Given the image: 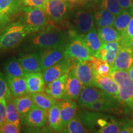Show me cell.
I'll return each instance as SVG.
<instances>
[{
	"instance_id": "6da1fadb",
	"label": "cell",
	"mask_w": 133,
	"mask_h": 133,
	"mask_svg": "<svg viewBox=\"0 0 133 133\" xmlns=\"http://www.w3.org/2000/svg\"><path fill=\"white\" fill-rule=\"evenodd\" d=\"M30 38L29 46L35 50H43L65 45L68 32L54 24H48Z\"/></svg>"
},
{
	"instance_id": "44dd1931",
	"label": "cell",
	"mask_w": 133,
	"mask_h": 133,
	"mask_svg": "<svg viewBox=\"0 0 133 133\" xmlns=\"http://www.w3.org/2000/svg\"><path fill=\"white\" fill-rule=\"evenodd\" d=\"M25 78L26 79L28 93L32 94L44 91L46 83L43 73H27L25 76Z\"/></svg>"
},
{
	"instance_id": "484cf974",
	"label": "cell",
	"mask_w": 133,
	"mask_h": 133,
	"mask_svg": "<svg viewBox=\"0 0 133 133\" xmlns=\"http://www.w3.org/2000/svg\"><path fill=\"white\" fill-rule=\"evenodd\" d=\"M115 16L106 9L100 7L94 12V24L97 28L113 26Z\"/></svg>"
},
{
	"instance_id": "3957f363",
	"label": "cell",
	"mask_w": 133,
	"mask_h": 133,
	"mask_svg": "<svg viewBox=\"0 0 133 133\" xmlns=\"http://www.w3.org/2000/svg\"><path fill=\"white\" fill-rule=\"evenodd\" d=\"M92 57L81 35L69 30L65 46V58L70 61L79 59L91 61Z\"/></svg>"
},
{
	"instance_id": "4316f807",
	"label": "cell",
	"mask_w": 133,
	"mask_h": 133,
	"mask_svg": "<svg viewBox=\"0 0 133 133\" xmlns=\"http://www.w3.org/2000/svg\"><path fill=\"white\" fill-rule=\"evenodd\" d=\"M14 101L22 120L35 105L31 94L29 93L20 97H14Z\"/></svg>"
},
{
	"instance_id": "8d00e7d4",
	"label": "cell",
	"mask_w": 133,
	"mask_h": 133,
	"mask_svg": "<svg viewBox=\"0 0 133 133\" xmlns=\"http://www.w3.org/2000/svg\"><path fill=\"white\" fill-rule=\"evenodd\" d=\"M133 39V15L131 17V21L129 22L128 25L123 34L119 44L120 46H127L128 47L129 43Z\"/></svg>"
},
{
	"instance_id": "f907efd6",
	"label": "cell",
	"mask_w": 133,
	"mask_h": 133,
	"mask_svg": "<svg viewBox=\"0 0 133 133\" xmlns=\"http://www.w3.org/2000/svg\"><path fill=\"white\" fill-rule=\"evenodd\" d=\"M74 1H75V0H74Z\"/></svg>"
},
{
	"instance_id": "ac0fdd59",
	"label": "cell",
	"mask_w": 133,
	"mask_h": 133,
	"mask_svg": "<svg viewBox=\"0 0 133 133\" xmlns=\"http://www.w3.org/2000/svg\"><path fill=\"white\" fill-rule=\"evenodd\" d=\"M17 59L26 73L42 71L40 63V52L22 55Z\"/></svg>"
},
{
	"instance_id": "74e56055",
	"label": "cell",
	"mask_w": 133,
	"mask_h": 133,
	"mask_svg": "<svg viewBox=\"0 0 133 133\" xmlns=\"http://www.w3.org/2000/svg\"><path fill=\"white\" fill-rule=\"evenodd\" d=\"M121 126L119 123L117 122L114 118L107 125L99 129V133H117L120 132Z\"/></svg>"
},
{
	"instance_id": "7bdbcfd3",
	"label": "cell",
	"mask_w": 133,
	"mask_h": 133,
	"mask_svg": "<svg viewBox=\"0 0 133 133\" xmlns=\"http://www.w3.org/2000/svg\"><path fill=\"white\" fill-rule=\"evenodd\" d=\"M6 103L7 99L0 100V127L6 122Z\"/></svg>"
},
{
	"instance_id": "bcb514c9",
	"label": "cell",
	"mask_w": 133,
	"mask_h": 133,
	"mask_svg": "<svg viewBox=\"0 0 133 133\" xmlns=\"http://www.w3.org/2000/svg\"><path fill=\"white\" fill-rule=\"evenodd\" d=\"M128 71V74H129V77L131 78V79H132V81H133V64L132 65V66H131L129 69L128 70H127Z\"/></svg>"
},
{
	"instance_id": "5bb4252c",
	"label": "cell",
	"mask_w": 133,
	"mask_h": 133,
	"mask_svg": "<svg viewBox=\"0 0 133 133\" xmlns=\"http://www.w3.org/2000/svg\"><path fill=\"white\" fill-rule=\"evenodd\" d=\"M22 121L30 127L43 128L47 123V111L35 105Z\"/></svg>"
},
{
	"instance_id": "681fc988",
	"label": "cell",
	"mask_w": 133,
	"mask_h": 133,
	"mask_svg": "<svg viewBox=\"0 0 133 133\" xmlns=\"http://www.w3.org/2000/svg\"><path fill=\"white\" fill-rule=\"evenodd\" d=\"M131 1H132V2H133V0H131Z\"/></svg>"
},
{
	"instance_id": "5b68a950",
	"label": "cell",
	"mask_w": 133,
	"mask_h": 133,
	"mask_svg": "<svg viewBox=\"0 0 133 133\" xmlns=\"http://www.w3.org/2000/svg\"><path fill=\"white\" fill-rule=\"evenodd\" d=\"M69 18L71 30L79 35L85 34L95 28L94 12L89 8L82 6L71 10Z\"/></svg>"
},
{
	"instance_id": "ba28073f",
	"label": "cell",
	"mask_w": 133,
	"mask_h": 133,
	"mask_svg": "<svg viewBox=\"0 0 133 133\" xmlns=\"http://www.w3.org/2000/svg\"><path fill=\"white\" fill-rule=\"evenodd\" d=\"M71 67L75 74L84 86H91L94 84V75L91 61L84 60H71Z\"/></svg>"
},
{
	"instance_id": "cb8c5ba5",
	"label": "cell",
	"mask_w": 133,
	"mask_h": 133,
	"mask_svg": "<svg viewBox=\"0 0 133 133\" xmlns=\"http://www.w3.org/2000/svg\"><path fill=\"white\" fill-rule=\"evenodd\" d=\"M7 83L9 86L11 96L17 97L27 94V86L25 77H8Z\"/></svg>"
},
{
	"instance_id": "8992f818",
	"label": "cell",
	"mask_w": 133,
	"mask_h": 133,
	"mask_svg": "<svg viewBox=\"0 0 133 133\" xmlns=\"http://www.w3.org/2000/svg\"><path fill=\"white\" fill-rule=\"evenodd\" d=\"M22 22L31 32H38L49 24L46 12L43 9L37 7L24 6Z\"/></svg>"
},
{
	"instance_id": "7dc6e473",
	"label": "cell",
	"mask_w": 133,
	"mask_h": 133,
	"mask_svg": "<svg viewBox=\"0 0 133 133\" xmlns=\"http://www.w3.org/2000/svg\"><path fill=\"white\" fill-rule=\"evenodd\" d=\"M128 47L130 48V49L132 50V52H133V39L131 40L130 42L129 43V45H128Z\"/></svg>"
},
{
	"instance_id": "c3c4849f",
	"label": "cell",
	"mask_w": 133,
	"mask_h": 133,
	"mask_svg": "<svg viewBox=\"0 0 133 133\" xmlns=\"http://www.w3.org/2000/svg\"><path fill=\"white\" fill-rule=\"evenodd\" d=\"M67 1H74V0H67Z\"/></svg>"
},
{
	"instance_id": "ffe728a7",
	"label": "cell",
	"mask_w": 133,
	"mask_h": 133,
	"mask_svg": "<svg viewBox=\"0 0 133 133\" xmlns=\"http://www.w3.org/2000/svg\"><path fill=\"white\" fill-rule=\"evenodd\" d=\"M60 115L64 127L71 119L75 117L77 114L78 106L74 101L63 99L58 102Z\"/></svg>"
},
{
	"instance_id": "ab89813d",
	"label": "cell",
	"mask_w": 133,
	"mask_h": 133,
	"mask_svg": "<svg viewBox=\"0 0 133 133\" xmlns=\"http://www.w3.org/2000/svg\"><path fill=\"white\" fill-rule=\"evenodd\" d=\"M20 132V128L11 123L6 122L0 127V133H19Z\"/></svg>"
},
{
	"instance_id": "9c48e42d",
	"label": "cell",
	"mask_w": 133,
	"mask_h": 133,
	"mask_svg": "<svg viewBox=\"0 0 133 133\" xmlns=\"http://www.w3.org/2000/svg\"><path fill=\"white\" fill-rule=\"evenodd\" d=\"M109 97L104 91L95 86H84L77 99V104L79 107L86 109L89 105L98 100Z\"/></svg>"
},
{
	"instance_id": "7c38bea8",
	"label": "cell",
	"mask_w": 133,
	"mask_h": 133,
	"mask_svg": "<svg viewBox=\"0 0 133 133\" xmlns=\"http://www.w3.org/2000/svg\"><path fill=\"white\" fill-rule=\"evenodd\" d=\"M93 86L102 89L110 97L118 99L119 94L118 85L110 75L94 74Z\"/></svg>"
},
{
	"instance_id": "4fadbf2b",
	"label": "cell",
	"mask_w": 133,
	"mask_h": 133,
	"mask_svg": "<svg viewBox=\"0 0 133 133\" xmlns=\"http://www.w3.org/2000/svg\"><path fill=\"white\" fill-rule=\"evenodd\" d=\"M84 86L76 78L72 68H70L67 72L65 85V94L63 99L77 101Z\"/></svg>"
},
{
	"instance_id": "d6986e66",
	"label": "cell",
	"mask_w": 133,
	"mask_h": 133,
	"mask_svg": "<svg viewBox=\"0 0 133 133\" xmlns=\"http://www.w3.org/2000/svg\"><path fill=\"white\" fill-rule=\"evenodd\" d=\"M67 73L51 83L46 84L44 91L57 100L63 99L65 94V85Z\"/></svg>"
},
{
	"instance_id": "d6a6232c",
	"label": "cell",
	"mask_w": 133,
	"mask_h": 133,
	"mask_svg": "<svg viewBox=\"0 0 133 133\" xmlns=\"http://www.w3.org/2000/svg\"><path fill=\"white\" fill-rule=\"evenodd\" d=\"M21 116L17 109L14 98L11 96L7 99L6 103V122L11 123L21 127Z\"/></svg>"
},
{
	"instance_id": "f6af8a7d",
	"label": "cell",
	"mask_w": 133,
	"mask_h": 133,
	"mask_svg": "<svg viewBox=\"0 0 133 133\" xmlns=\"http://www.w3.org/2000/svg\"><path fill=\"white\" fill-rule=\"evenodd\" d=\"M118 2L123 10L133 8V2L131 0H118Z\"/></svg>"
},
{
	"instance_id": "e0dca14e",
	"label": "cell",
	"mask_w": 133,
	"mask_h": 133,
	"mask_svg": "<svg viewBox=\"0 0 133 133\" xmlns=\"http://www.w3.org/2000/svg\"><path fill=\"white\" fill-rule=\"evenodd\" d=\"M120 44L119 41H112L103 43L102 47L98 51L96 57L108 63L112 69L116 55L118 52Z\"/></svg>"
},
{
	"instance_id": "836d02e7",
	"label": "cell",
	"mask_w": 133,
	"mask_h": 133,
	"mask_svg": "<svg viewBox=\"0 0 133 133\" xmlns=\"http://www.w3.org/2000/svg\"><path fill=\"white\" fill-rule=\"evenodd\" d=\"M62 132L67 133H84L89 131L83 125L78 116H76L71 119L66 126H64Z\"/></svg>"
},
{
	"instance_id": "1f68e13d",
	"label": "cell",
	"mask_w": 133,
	"mask_h": 133,
	"mask_svg": "<svg viewBox=\"0 0 133 133\" xmlns=\"http://www.w3.org/2000/svg\"><path fill=\"white\" fill-rule=\"evenodd\" d=\"M97 31L103 43L119 41L122 37V35L112 26L98 28Z\"/></svg>"
},
{
	"instance_id": "30bf717a",
	"label": "cell",
	"mask_w": 133,
	"mask_h": 133,
	"mask_svg": "<svg viewBox=\"0 0 133 133\" xmlns=\"http://www.w3.org/2000/svg\"><path fill=\"white\" fill-rule=\"evenodd\" d=\"M65 46L48 48L40 51V63L42 71L65 58Z\"/></svg>"
},
{
	"instance_id": "603a6c76",
	"label": "cell",
	"mask_w": 133,
	"mask_h": 133,
	"mask_svg": "<svg viewBox=\"0 0 133 133\" xmlns=\"http://www.w3.org/2000/svg\"><path fill=\"white\" fill-rule=\"evenodd\" d=\"M102 115L96 111H88L81 110L78 113V116L89 131L97 132L98 127L97 121L99 116Z\"/></svg>"
},
{
	"instance_id": "83f0119b",
	"label": "cell",
	"mask_w": 133,
	"mask_h": 133,
	"mask_svg": "<svg viewBox=\"0 0 133 133\" xmlns=\"http://www.w3.org/2000/svg\"><path fill=\"white\" fill-rule=\"evenodd\" d=\"M30 94L34 104L46 111H48L53 105L57 102V99L50 96L45 91Z\"/></svg>"
},
{
	"instance_id": "277c9868",
	"label": "cell",
	"mask_w": 133,
	"mask_h": 133,
	"mask_svg": "<svg viewBox=\"0 0 133 133\" xmlns=\"http://www.w3.org/2000/svg\"><path fill=\"white\" fill-rule=\"evenodd\" d=\"M110 75L118 85L119 102L133 110V81L128 73L126 70H112Z\"/></svg>"
},
{
	"instance_id": "f35d334b",
	"label": "cell",
	"mask_w": 133,
	"mask_h": 133,
	"mask_svg": "<svg viewBox=\"0 0 133 133\" xmlns=\"http://www.w3.org/2000/svg\"><path fill=\"white\" fill-rule=\"evenodd\" d=\"M11 94L7 81L4 80L3 75L0 72V100L8 99L11 97Z\"/></svg>"
},
{
	"instance_id": "52a82bcc",
	"label": "cell",
	"mask_w": 133,
	"mask_h": 133,
	"mask_svg": "<svg viewBox=\"0 0 133 133\" xmlns=\"http://www.w3.org/2000/svg\"><path fill=\"white\" fill-rule=\"evenodd\" d=\"M71 10L67 0H46L44 11L49 21L62 23L69 18Z\"/></svg>"
},
{
	"instance_id": "60d3db41",
	"label": "cell",
	"mask_w": 133,
	"mask_h": 133,
	"mask_svg": "<svg viewBox=\"0 0 133 133\" xmlns=\"http://www.w3.org/2000/svg\"><path fill=\"white\" fill-rule=\"evenodd\" d=\"M119 122L121 126V133H133V121L129 119H124Z\"/></svg>"
},
{
	"instance_id": "4dcf8cb0",
	"label": "cell",
	"mask_w": 133,
	"mask_h": 133,
	"mask_svg": "<svg viewBox=\"0 0 133 133\" xmlns=\"http://www.w3.org/2000/svg\"><path fill=\"white\" fill-rule=\"evenodd\" d=\"M4 71L8 77H25L27 74L16 58H12L6 63Z\"/></svg>"
},
{
	"instance_id": "b9f144b4",
	"label": "cell",
	"mask_w": 133,
	"mask_h": 133,
	"mask_svg": "<svg viewBox=\"0 0 133 133\" xmlns=\"http://www.w3.org/2000/svg\"><path fill=\"white\" fill-rule=\"evenodd\" d=\"M46 0H22L24 6L37 7L44 10Z\"/></svg>"
},
{
	"instance_id": "8fae6325",
	"label": "cell",
	"mask_w": 133,
	"mask_h": 133,
	"mask_svg": "<svg viewBox=\"0 0 133 133\" xmlns=\"http://www.w3.org/2000/svg\"><path fill=\"white\" fill-rule=\"evenodd\" d=\"M122 104L116 98L107 97L98 100L88 106L86 109L98 112H107L115 114L123 112Z\"/></svg>"
},
{
	"instance_id": "e575fe53",
	"label": "cell",
	"mask_w": 133,
	"mask_h": 133,
	"mask_svg": "<svg viewBox=\"0 0 133 133\" xmlns=\"http://www.w3.org/2000/svg\"><path fill=\"white\" fill-rule=\"evenodd\" d=\"M91 62L92 64L94 75L98 74L100 75H110L111 71V66L108 63L93 56Z\"/></svg>"
},
{
	"instance_id": "d4e9b609",
	"label": "cell",
	"mask_w": 133,
	"mask_h": 133,
	"mask_svg": "<svg viewBox=\"0 0 133 133\" xmlns=\"http://www.w3.org/2000/svg\"><path fill=\"white\" fill-rule=\"evenodd\" d=\"M48 111L47 121L49 128L55 132H62L64 126L60 115L59 103L53 105Z\"/></svg>"
},
{
	"instance_id": "ee69618b",
	"label": "cell",
	"mask_w": 133,
	"mask_h": 133,
	"mask_svg": "<svg viewBox=\"0 0 133 133\" xmlns=\"http://www.w3.org/2000/svg\"><path fill=\"white\" fill-rule=\"evenodd\" d=\"M9 17H10L3 14L0 9V34L9 25L10 22Z\"/></svg>"
},
{
	"instance_id": "f546056e",
	"label": "cell",
	"mask_w": 133,
	"mask_h": 133,
	"mask_svg": "<svg viewBox=\"0 0 133 133\" xmlns=\"http://www.w3.org/2000/svg\"><path fill=\"white\" fill-rule=\"evenodd\" d=\"M24 5L22 0H0V9L3 14L12 16L22 11Z\"/></svg>"
},
{
	"instance_id": "d590c367",
	"label": "cell",
	"mask_w": 133,
	"mask_h": 133,
	"mask_svg": "<svg viewBox=\"0 0 133 133\" xmlns=\"http://www.w3.org/2000/svg\"><path fill=\"white\" fill-rule=\"evenodd\" d=\"M100 7L108 10L115 16H118L123 11L118 0H102Z\"/></svg>"
},
{
	"instance_id": "9a60e30c",
	"label": "cell",
	"mask_w": 133,
	"mask_h": 133,
	"mask_svg": "<svg viewBox=\"0 0 133 133\" xmlns=\"http://www.w3.org/2000/svg\"><path fill=\"white\" fill-rule=\"evenodd\" d=\"M71 66V61L64 58L59 62L43 71L46 84L51 83L68 72Z\"/></svg>"
},
{
	"instance_id": "7a4b0ae2",
	"label": "cell",
	"mask_w": 133,
	"mask_h": 133,
	"mask_svg": "<svg viewBox=\"0 0 133 133\" xmlns=\"http://www.w3.org/2000/svg\"><path fill=\"white\" fill-rule=\"evenodd\" d=\"M31 33L21 21L9 25L0 34V51L16 47Z\"/></svg>"
},
{
	"instance_id": "f1b7e54d",
	"label": "cell",
	"mask_w": 133,
	"mask_h": 133,
	"mask_svg": "<svg viewBox=\"0 0 133 133\" xmlns=\"http://www.w3.org/2000/svg\"><path fill=\"white\" fill-rule=\"evenodd\" d=\"M132 15L133 8H130L123 10L122 12L115 18L113 26L122 35L128 25Z\"/></svg>"
},
{
	"instance_id": "2e32d148",
	"label": "cell",
	"mask_w": 133,
	"mask_h": 133,
	"mask_svg": "<svg viewBox=\"0 0 133 133\" xmlns=\"http://www.w3.org/2000/svg\"><path fill=\"white\" fill-rule=\"evenodd\" d=\"M133 64V52L127 46H120L112 70L127 71Z\"/></svg>"
},
{
	"instance_id": "7402d4cb",
	"label": "cell",
	"mask_w": 133,
	"mask_h": 133,
	"mask_svg": "<svg viewBox=\"0 0 133 133\" xmlns=\"http://www.w3.org/2000/svg\"><path fill=\"white\" fill-rule=\"evenodd\" d=\"M81 36L91 56L96 57L103 44L102 41L98 35L97 30L96 28H94L85 34L81 35Z\"/></svg>"
}]
</instances>
